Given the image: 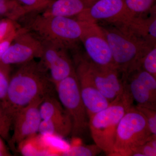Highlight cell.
<instances>
[{
	"mask_svg": "<svg viewBox=\"0 0 156 156\" xmlns=\"http://www.w3.org/2000/svg\"><path fill=\"white\" fill-rule=\"evenodd\" d=\"M19 65L10 78L7 98L2 106L12 121L21 109L37 98L54 95L56 90L48 70L40 62L33 59Z\"/></svg>",
	"mask_w": 156,
	"mask_h": 156,
	"instance_id": "6da1fadb",
	"label": "cell"
},
{
	"mask_svg": "<svg viewBox=\"0 0 156 156\" xmlns=\"http://www.w3.org/2000/svg\"><path fill=\"white\" fill-rule=\"evenodd\" d=\"M26 29L41 41L75 50L83 33L80 21L71 17L46 16L38 12L27 14Z\"/></svg>",
	"mask_w": 156,
	"mask_h": 156,
	"instance_id": "7a4b0ae2",
	"label": "cell"
},
{
	"mask_svg": "<svg viewBox=\"0 0 156 156\" xmlns=\"http://www.w3.org/2000/svg\"><path fill=\"white\" fill-rule=\"evenodd\" d=\"M100 26L105 35L115 67L122 75L140 67L142 58L156 44L119 24Z\"/></svg>",
	"mask_w": 156,
	"mask_h": 156,
	"instance_id": "3957f363",
	"label": "cell"
},
{
	"mask_svg": "<svg viewBox=\"0 0 156 156\" xmlns=\"http://www.w3.org/2000/svg\"><path fill=\"white\" fill-rule=\"evenodd\" d=\"M127 88L106 108L89 117V128L95 144L108 156L113 152L116 134L120 120L133 105Z\"/></svg>",
	"mask_w": 156,
	"mask_h": 156,
	"instance_id": "277c9868",
	"label": "cell"
},
{
	"mask_svg": "<svg viewBox=\"0 0 156 156\" xmlns=\"http://www.w3.org/2000/svg\"><path fill=\"white\" fill-rule=\"evenodd\" d=\"M152 135L145 117L132 105L118 125L112 156H131L133 149L147 142Z\"/></svg>",
	"mask_w": 156,
	"mask_h": 156,
	"instance_id": "5b68a950",
	"label": "cell"
},
{
	"mask_svg": "<svg viewBox=\"0 0 156 156\" xmlns=\"http://www.w3.org/2000/svg\"><path fill=\"white\" fill-rule=\"evenodd\" d=\"M58 100L71 117L74 138L83 135L89 128V117L81 98L76 72L55 85Z\"/></svg>",
	"mask_w": 156,
	"mask_h": 156,
	"instance_id": "8992f818",
	"label": "cell"
},
{
	"mask_svg": "<svg viewBox=\"0 0 156 156\" xmlns=\"http://www.w3.org/2000/svg\"><path fill=\"white\" fill-rule=\"evenodd\" d=\"M81 22L83 30L80 41L89 61L99 66L115 67L108 42L100 26L97 23Z\"/></svg>",
	"mask_w": 156,
	"mask_h": 156,
	"instance_id": "52a82bcc",
	"label": "cell"
},
{
	"mask_svg": "<svg viewBox=\"0 0 156 156\" xmlns=\"http://www.w3.org/2000/svg\"><path fill=\"white\" fill-rule=\"evenodd\" d=\"M43 53L42 42L23 27L19 33L0 59V62L11 66L20 65L41 58Z\"/></svg>",
	"mask_w": 156,
	"mask_h": 156,
	"instance_id": "ba28073f",
	"label": "cell"
},
{
	"mask_svg": "<svg viewBox=\"0 0 156 156\" xmlns=\"http://www.w3.org/2000/svg\"><path fill=\"white\" fill-rule=\"evenodd\" d=\"M74 66L81 98L89 117L106 108L111 102L94 86L87 70L86 58L76 54Z\"/></svg>",
	"mask_w": 156,
	"mask_h": 156,
	"instance_id": "9c48e42d",
	"label": "cell"
},
{
	"mask_svg": "<svg viewBox=\"0 0 156 156\" xmlns=\"http://www.w3.org/2000/svg\"><path fill=\"white\" fill-rule=\"evenodd\" d=\"M44 98H39L17 112L13 117V134L9 140L12 148L24 139L38 132L42 121L40 106Z\"/></svg>",
	"mask_w": 156,
	"mask_h": 156,
	"instance_id": "30bf717a",
	"label": "cell"
},
{
	"mask_svg": "<svg viewBox=\"0 0 156 156\" xmlns=\"http://www.w3.org/2000/svg\"><path fill=\"white\" fill-rule=\"evenodd\" d=\"M41 42L43 53L40 62L50 72V79L54 85L75 73L68 50L51 43Z\"/></svg>",
	"mask_w": 156,
	"mask_h": 156,
	"instance_id": "8fae6325",
	"label": "cell"
},
{
	"mask_svg": "<svg viewBox=\"0 0 156 156\" xmlns=\"http://www.w3.org/2000/svg\"><path fill=\"white\" fill-rule=\"evenodd\" d=\"M86 63L94 86L110 102L113 101L122 94L124 83L116 68L99 66L88 59H86Z\"/></svg>",
	"mask_w": 156,
	"mask_h": 156,
	"instance_id": "7c38bea8",
	"label": "cell"
},
{
	"mask_svg": "<svg viewBox=\"0 0 156 156\" xmlns=\"http://www.w3.org/2000/svg\"><path fill=\"white\" fill-rule=\"evenodd\" d=\"M127 16L125 0H98L76 16L79 21L97 23L106 21L116 23Z\"/></svg>",
	"mask_w": 156,
	"mask_h": 156,
	"instance_id": "4fadbf2b",
	"label": "cell"
},
{
	"mask_svg": "<svg viewBox=\"0 0 156 156\" xmlns=\"http://www.w3.org/2000/svg\"><path fill=\"white\" fill-rule=\"evenodd\" d=\"M123 83L136 106L156 110V95L148 90L132 73L122 76Z\"/></svg>",
	"mask_w": 156,
	"mask_h": 156,
	"instance_id": "5bb4252c",
	"label": "cell"
},
{
	"mask_svg": "<svg viewBox=\"0 0 156 156\" xmlns=\"http://www.w3.org/2000/svg\"><path fill=\"white\" fill-rule=\"evenodd\" d=\"M98 0H53L42 14L46 16H77Z\"/></svg>",
	"mask_w": 156,
	"mask_h": 156,
	"instance_id": "9a60e30c",
	"label": "cell"
},
{
	"mask_svg": "<svg viewBox=\"0 0 156 156\" xmlns=\"http://www.w3.org/2000/svg\"><path fill=\"white\" fill-rule=\"evenodd\" d=\"M156 15L155 11L148 18L140 16L128 17L118 24L127 27L136 35L156 44Z\"/></svg>",
	"mask_w": 156,
	"mask_h": 156,
	"instance_id": "2e32d148",
	"label": "cell"
},
{
	"mask_svg": "<svg viewBox=\"0 0 156 156\" xmlns=\"http://www.w3.org/2000/svg\"><path fill=\"white\" fill-rule=\"evenodd\" d=\"M40 112L42 120L71 119L54 95H49L44 98L40 106Z\"/></svg>",
	"mask_w": 156,
	"mask_h": 156,
	"instance_id": "e0dca14e",
	"label": "cell"
},
{
	"mask_svg": "<svg viewBox=\"0 0 156 156\" xmlns=\"http://www.w3.org/2000/svg\"><path fill=\"white\" fill-rule=\"evenodd\" d=\"M72 121L71 119L42 120L39 127L40 134H52L62 138L71 134Z\"/></svg>",
	"mask_w": 156,
	"mask_h": 156,
	"instance_id": "ac0fdd59",
	"label": "cell"
},
{
	"mask_svg": "<svg viewBox=\"0 0 156 156\" xmlns=\"http://www.w3.org/2000/svg\"><path fill=\"white\" fill-rule=\"evenodd\" d=\"M18 150L23 156H48L47 151L42 145L40 134L27 137L17 146Z\"/></svg>",
	"mask_w": 156,
	"mask_h": 156,
	"instance_id": "d6986e66",
	"label": "cell"
},
{
	"mask_svg": "<svg viewBox=\"0 0 156 156\" xmlns=\"http://www.w3.org/2000/svg\"><path fill=\"white\" fill-rule=\"evenodd\" d=\"M28 14L15 0H0V15L16 21Z\"/></svg>",
	"mask_w": 156,
	"mask_h": 156,
	"instance_id": "ffe728a7",
	"label": "cell"
},
{
	"mask_svg": "<svg viewBox=\"0 0 156 156\" xmlns=\"http://www.w3.org/2000/svg\"><path fill=\"white\" fill-rule=\"evenodd\" d=\"M155 0H125V6L128 17L139 16L152 8Z\"/></svg>",
	"mask_w": 156,
	"mask_h": 156,
	"instance_id": "44dd1931",
	"label": "cell"
},
{
	"mask_svg": "<svg viewBox=\"0 0 156 156\" xmlns=\"http://www.w3.org/2000/svg\"><path fill=\"white\" fill-rule=\"evenodd\" d=\"M102 151L96 144L89 145H76L70 146L62 156H94L97 155Z\"/></svg>",
	"mask_w": 156,
	"mask_h": 156,
	"instance_id": "7402d4cb",
	"label": "cell"
},
{
	"mask_svg": "<svg viewBox=\"0 0 156 156\" xmlns=\"http://www.w3.org/2000/svg\"><path fill=\"white\" fill-rule=\"evenodd\" d=\"M10 73V66L0 62V105L2 107L7 98L11 78Z\"/></svg>",
	"mask_w": 156,
	"mask_h": 156,
	"instance_id": "603a6c76",
	"label": "cell"
},
{
	"mask_svg": "<svg viewBox=\"0 0 156 156\" xmlns=\"http://www.w3.org/2000/svg\"><path fill=\"white\" fill-rule=\"evenodd\" d=\"M28 14L43 11L53 0H15Z\"/></svg>",
	"mask_w": 156,
	"mask_h": 156,
	"instance_id": "cb8c5ba5",
	"label": "cell"
},
{
	"mask_svg": "<svg viewBox=\"0 0 156 156\" xmlns=\"http://www.w3.org/2000/svg\"><path fill=\"white\" fill-rule=\"evenodd\" d=\"M140 67L156 78V47L154 46L141 60Z\"/></svg>",
	"mask_w": 156,
	"mask_h": 156,
	"instance_id": "d4e9b609",
	"label": "cell"
},
{
	"mask_svg": "<svg viewBox=\"0 0 156 156\" xmlns=\"http://www.w3.org/2000/svg\"><path fill=\"white\" fill-rule=\"evenodd\" d=\"M12 121L0 105V136L4 139H10V131L12 127Z\"/></svg>",
	"mask_w": 156,
	"mask_h": 156,
	"instance_id": "484cf974",
	"label": "cell"
},
{
	"mask_svg": "<svg viewBox=\"0 0 156 156\" xmlns=\"http://www.w3.org/2000/svg\"><path fill=\"white\" fill-rule=\"evenodd\" d=\"M16 21L10 19L0 21V41L14 33L20 28Z\"/></svg>",
	"mask_w": 156,
	"mask_h": 156,
	"instance_id": "4316f807",
	"label": "cell"
},
{
	"mask_svg": "<svg viewBox=\"0 0 156 156\" xmlns=\"http://www.w3.org/2000/svg\"><path fill=\"white\" fill-rule=\"evenodd\" d=\"M136 107L145 117L151 134L156 135V110L141 106Z\"/></svg>",
	"mask_w": 156,
	"mask_h": 156,
	"instance_id": "83f0119b",
	"label": "cell"
},
{
	"mask_svg": "<svg viewBox=\"0 0 156 156\" xmlns=\"http://www.w3.org/2000/svg\"><path fill=\"white\" fill-rule=\"evenodd\" d=\"M133 153H138L142 154L144 156H156V149L146 142L133 149L131 154Z\"/></svg>",
	"mask_w": 156,
	"mask_h": 156,
	"instance_id": "f1b7e54d",
	"label": "cell"
},
{
	"mask_svg": "<svg viewBox=\"0 0 156 156\" xmlns=\"http://www.w3.org/2000/svg\"><path fill=\"white\" fill-rule=\"evenodd\" d=\"M20 28L21 27H20L14 33L12 34L10 36L0 41V59L8 48H9L12 42L14 41L15 37L19 33Z\"/></svg>",
	"mask_w": 156,
	"mask_h": 156,
	"instance_id": "f546056e",
	"label": "cell"
}]
</instances>
